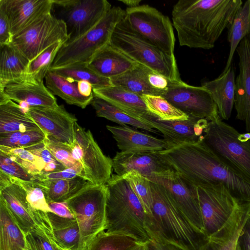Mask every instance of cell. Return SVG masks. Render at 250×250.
<instances>
[{
    "label": "cell",
    "mask_w": 250,
    "mask_h": 250,
    "mask_svg": "<svg viewBox=\"0 0 250 250\" xmlns=\"http://www.w3.org/2000/svg\"><path fill=\"white\" fill-rule=\"evenodd\" d=\"M228 41L229 52L226 65L222 73H225L231 65L235 52L242 40L250 35V0L242 4L228 28Z\"/></svg>",
    "instance_id": "34"
},
{
    "label": "cell",
    "mask_w": 250,
    "mask_h": 250,
    "mask_svg": "<svg viewBox=\"0 0 250 250\" xmlns=\"http://www.w3.org/2000/svg\"><path fill=\"white\" fill-rule=\"evenodd\" d=\"M140 120L160 131L172 147L201 141L208 122L191 117L183 121H163L152 114L143 115Z\"/></svg>",
    "instance_id": "18"
},
{
    "label": "cell",
    "mask_w": 250,
    "mask_h": 250,
    "mask_svg": "<svg viewBox=\"0 0 250 250\" xmlns=\"http://www.w3.org/2000/svg\"><path fill=\"white\" fill-rule=\"evenodd\" d=\"M0 199L25 234L37 228L24 189L16 178L0 170Z\"/></svg>",
    "instance_id": "19"
},
{
    "label": "cell",
    "mask_w": 250,
    "mask_h": 250,
    "mask_svg": "<svg viewBox=\"0 0 250 250\" xmlns=\"http://www.w3.org/2000/svg\"><path fill=\"white\" fill-rule=\"evenodd\" d=\"M121 152L161 151L172 147L164 139L139 131L127 125H106Z\"/></svg>",
    "instance_id": "23"
},
{
    "label": "cell",
    "mask_w": 250,
    "mask_h": 250,
    "mask_svg": "<svg viewBox=\"0 0 250 250\" xmlns=\"http://www.w3.org/2000/svg\"><path fill=\"white\" fill-rule=\"evenodd\" d=\"M53 0H0L13 36L43 14L52 11Z\"/></svg>",
    "instance_id": "22"
},
{
    "label": "cell",
    "mask_w": 250,
    "mask_h": 250,
    "mask_svg": "<svg viewBox=\"0 0 250 250\" xmlns=\"http://www.w3.org/2000/svg\"><path fill=\"white\" fill-rule=\"evenodd\" d=\"M125 16V10L120 7H112L93 28L62 44L50 69L78 63L88 64L98 52L109 44L115 28Z\"/></svg>",
    "instance_id": "7"
},
{
    "label": "cell",
    "mask_w": 250,
    "mask_h": 250,
    "mask_svg": "<svg viewBox=\"0 0 250 250\" xmlns=\"http://www.w3.org/2000/svg\"><path fill=\"white\" fill-rule=\"evenodd\" d=\"M63 43H55L30 61L27 74L38 80H43Z\"/></svg>",
    "instance_id": "40"
},
{
    "label": "cell",
    "mask_w": 250,
    "mask_h": 250,
    "mask_svg": "<svg viewBox=\"0 0 250 250\" xmlns=\"http://www.w3.org/2000/svg\"><path fill=\"white\" fill-rule=\"evenodd\" d=\"M201 86L210 92L221 118L229 120L234 105L235 78L233 66L231 65L218 78L202 82Z\"/></svg>",
    "instance_id": "24"
},
{
    "label": "cell",
    "mask_w": 250,
    "mask_h": 250,
    "mask_svg": "<svg viewBox=\"0 0 250 250\" xmlns=\"http://www.w3.org/2000/svg\"><path fill=\"white\" fill-rule=\"evenodd\" d=\"M106 185L107 192L104 231L127 235L145 244L152 240L146 227L145 209L128 182L122 176L112 174Z\"/></svg>",
    "instance_id": "4"
},
{
    "label": "cell",
    "mask_w": 250,
    "mask_h": 250,
    "mask_svg": "<svg viewBox=\"0 0 250 250\" xmlns=\"http://www.w3.org/2000/svg\"><path fill=\"white\" fill-rule=\"evenodd\" d=\"M28 250L26 249V250Z\"/></svg>",
    "instance_id": "60"
},
{
    "label": "cell",
    "mask_w": 250,
    "mask_h": 250,
    "mask_svg": "<svg viewBox=\"0 0 250 250\" xmlns=\"http://www.w3.org/2000/svg\"><path fill=\"white\" fill-rule=\"evenodd\" d=\"M129 183L130 187L140 201L146 217L152 216V195L150 181L139 172L132 170L122 176Z\"/></svg>",
    "instance_id": "39"
},
{
    "label": "cell",
    "mask_w": 250,
    "mask_h": 250,
    "mask_svg": "<svg viewBox=\"0 0 250 250\" xmlns=\"http://www.w3.org/2000/svg\"><path fill=\"white\" fill-rule=\"evenodd\" d=\"M111 7L106 0H53L51 12L65 23L71 41L96 26Z\"/></svg>",
    "instance_id": "11"
},
{
    "label": "cell",
    "mask_w": 250,
    "mask_h": 250,
    "mask_svg": "<svg viewBox=\"0 0 250 250\" xmlns=\"http://www.w3.org/2000/svg\"><path fill=\"white\" fill-rule=\"evenodd\" d=\"M0 48V84L26 75L30 60L12 44Z\"/></svg>",
    "instance_id": "29"
},
{
    "label": "cell",
    "mask_w": 250,
    "mask_h": 250,
    "mask_svg": "<svg viewBox=\"0 0 250 250\" xmlns=\"http://www.w3.org/2000/svg\"><path fill=\"white\" fill-rule=\"evenodd\" d=\"M250 216V202L229 235L218 241H209L205 250H236L239 237Z\"/></svg>",
    "instance_id": "42"
},
{
    "label": "cell",
    "mask_w": 250,
    "mask_h": 250,
    "mask_svg": "<svg viewBox=\"0 0 250 250\" xmlns=\"http://www.w3.org/2000/svg\"><path fill=\"white\" fill-rule=\"evenodd\" d=\"M107 192L106 184H90L65 202L79 226L80 250L105 229Z\"/></svg>",
    "instance_id": "9"
},
{
    "label": "cell",
    "mask_w": 250,
    "mask_h": 250,
    "mask_svg": "<svg viewBox=\"0 0 250 250\" xmlns=\"http://www.w3.org/2000/svg\"><path fill=\"white\" fill-rule=\"evenodd\" d=\"M112 159L113 169L119 176L132 170L146 178L167 175L175 171L158 151L117 152Z\"/></svg>",
    "instance_id": "17"
},
{
    "label": "cell",
    "mask_w": 250,
    "mask_h": 250,
    "mask_svg": "<svg viewBox=\"0 0 250 250\" xmlns=\"http://www.w3.org/2000/svg\"><path fill=\"white\" fill-rule=\"evenodd\" d=\"M0 150L7 154L12 160L20 164L34 176L41 173L43 170L45 165L43 161L26 148L0 146Z\"/></svg>",
    "instance_id": "41"
},
{
    "label": "cell",
    "mask_w": 250,
    "mask_h": 250,
    "mask_svg": "<svg viewBox=\"0 0 250 250\" xmlns=\"http://www.w3.org/2000/svg\"><path fill=\"white\" fill-rule=\"evenodd\" d=\"M90 104L95 109L98 117L105 118L119 124L120 125H129L135 128L157 133L151 125L132 117L100 98L94 96Z\"/></svg>",
    "instance_id": "35"
},
{
    "label": "cell",
    "mask_w": 250,
    "mask_h": 250,
    "mask_svg": "<svg viewBox=\"0 0 250 250\" xmlns=\"http://www.w3.org/2000/svg\"><path fill=\"white\" fill-rule=\"evenodd\" d=\"M236 51L239 73L235 79L234 107L236 119L243 121L250 132V35L240 42Z\"/></svg>",
    "instance_id": "21"
},
{
    "label": "cell",
    "mask_w": 250,
    "mask_h": 250,
    "mask_svg": "<svg viewBox=\"0 0 250 250\" xmlns=\"http://www.w3.org/2000/svg\"><path fill=\"white\" fill-rule=\"evenodd\" d=\"M150 182L152 216L146 217V227L151 239L184 250H205L208 238L189 222L163 186Z\"/></svg>",
    "instance_id": "3"
},
{
    "label": "cell",
    "mask_w": 250,
    "mask_h": 250,
    "mask_svg": "<svg viewBox=\"0 0 250 250\" xmlns=\"http://www.w3.org/2000/svg\"><path fill=\"white\" fill-rule=\"evenodd\" d=\"M78 87L82 95L88 97L93 95L92 85L89 82L85 81L78 82Z\"/></svg>",
    "instance_id": "56"
},
{
    "label": "cell",
    "mask_w": 250,
    "mask_h": 250,
    "mask_svg": "<svg viewBox=\"0 0 250 250\" xmlns=\"http://www.w3.org/2000/svg\"><path fill=\"white\" fill-rule=\"evenodd\" d=\"M238 244L241 250H250V216L242 229Z\"/></svg>",
    "instance_id": "54"
},
{
    "label": "cell",
    "mask_w": 250,
    "mask_h": 250,
    "mask_svg": "<svg viewBox=\"0 0 250 250\" xmlns=\"http://www.w3.org/2000/svg\"><path fill=\"white\" fill-rule=\"evenodd\" d=\"M72 155L82 166L83 178L92 184H106L111 178L112 159L104 154L91 132L77 123Z\"/></svg>",
    "instance_id": "13"
},
{
    "label": "cell",
    "mask_w": 250,
    "mask_h": 250,
    "mask_svg": "<svg viewBox=\"0 0 250 250\" xmlns=\"http://www.w3.org/2000/svg\"><path fill=\"white\" fill-rule=\"evenodd\" d=\"M147 178L151 182L163 186L174 203L189 222L204 233L196 186L176 171L167 175Z\"/></svg>",
    "instance_id": "15"
},
{
    "label": "cell",
    "mask_w": 250,
    "mask_h": 250,
    "mask_svg": "<svg viewBox=\"0 0 250 250\" xmlns=\"http://www.w3.org/2000/svg\"><path fill=\"white\" fill-rule=\"evenodd\" d=\"M120 1L128 6V7H134L140 5L141 0H120Z\"/></svg>",
    "instance_id": "57"
},
{
    "label": "cell",
    "mask_w": 250,
    "mask_h": 250,
    "mask_svg": "<svg viewBox=\"0 0 250 250\" xmlns=\"http://www.w3.org/2000/svg\"><path fill=\"white\" fill-rule=\"evenodd\" d=\"M161 96L188 117L209 121L219 115L210 92L202 86L171 81Z\"/></svg>",
    "instance_id": "14"
},
{
    "label": "cell",
    "mask_w": 250,
    "mask_h": 250,
    "mask_svg": "<svg viewBox=\"0 0 250 250\" xmlns=\"http://www.w3.org/2000/svg\"><path fill=\"white\" fill-rule=\"evenodd\" d=\"M44 143L55 158L66 168L82 167L73 156L71 146L58 141L49 136H46Z\"/></svg>",
    "instance_id": "43"
},
{
    "label": "cell",
    "mask_w": 250,
    "mask_h": 250,
    "mask_svg": "<svg viewBox=\"0 0 250 250\" xmlns=\"http://www.w3.org/2000/svg\"><path fill=\"white\" fill-rule=\"evenodd\" d=\"M109 44L136 62L171 81H180L175 57L168 55L135 32L125 18L115 28Z\"/></svg>",
    "instance_id": "6"
},
{
    "label": "cell",
    "mask_w": 250,
    "mask_h": 250,
    "mask_svg": "<svg viewBox=\"0 0 250 250\" xmlns=\"http://www.w3.org/2000/svg\"><path fill=\"white\" fill-rule=\"evenodd\" d=\"M138 64L108 44L95 54L87 65L99 75L110 79L121 75Z\"/></svg>",
    "instance_id": "25"
},
{
    "label": "cell",
    "mask_w": 250,
    "mask_h": 250,
    "mask_svg": "<svg viewBox=\"0 0 250 250\" xmlns=\"http://www.w3.org/2000/svg\"><path fill=\"white\" fill-rule=\"evenodd\" d=\"M46 136L47 135L42 129L24 132L16 147H27L43 141Z\"/></svg>",
    "instance_id": "49"
},
{
    "label": "cell",
    "mask_w": 250,
    "mask_h": 250,
    "mask_svg": "<svg viewBox=\"0 0 250 250\" xmlns=\"http://www.w3.org/2000/svg\"><path fill=\"white\" fill-rule=\"evenodd\" d=\"M94 96L120 109L133 118L140 120L141 116L151 114L148 110L142 96L122 87L112 85L93 88Z\"/></svg>",
    "instance_id": "26"
},
{
    "label": "cell",
    "mask_w": 250,
    "mask_h": 250,
    "mask_svg": "<svg viewBox=\"0 0 250 250\" xmlns=\"http://www.w3.org/2000/svg\"><path fill=\"white\" fill-rule=\"evenodd\" d=\"M44 141L26 147L32 153L40 158L43 161L45 167L42 172H50L66 168L55 158L50 151L46 148Z\"/></svg>",
    "instance_id": "47"
},
{
    "label": "cell",
    "mask_w": 250,
    "mask_h": 250,
    "mask_svg": "<svg viewBox=\"0 0 250 250\" xmlns=\"http://www.w3.org/2000/svg\"><path fill=\"white\" fill-rule=\"evenodd\" d=\"M236 250H241L240 248V247H239V246L238 245V244L237 245V248H236Z\"/></svg>",
    "instance_id": "59"
},
{
    "label": "cell",
    "mask_w": 250,
    "mask_h": 250,
    "mask_svg": "<svg viewBox=\"0 0 250 250\" xmlns=\"http://www.w3.org/2000/svg\"><path fill=\"white\" fill-rule=\"evenodd\" d=\"M41 128L17 103L7 99L0 102V134Z\"/></svg>",
    "instance_id": "27"
},
{
    "label": "cell",
    "mask_w": 250,
    "mask_h": 250,
    "mask_svg": "<svg viewBox=\"0 0 250 250\" xmlns=\"http://www.w3.org/2000/svg\"><path fill=\"white\" fill-rule=\"evenodd\" d=\"M142 98L150 113L163 121H183L189 117L161 96L143 95Z\"/></svg>",
    "instance_id": "37"
},
{
    "label": "cell",
    "mask_w": 250,
    "mask_h": 250,
    "mask_svg": "<svg viewBox=\"0 0 250 250\" xmlns=\"http://www.w3.org/2000/svg\"><path fill=\"white\" fill-rule=\"evenodd\" d=\"M26 113L47 136L73 146L77 119L63 105L30 106Z\"/></svg>",
    "instance_id": "16"
},
{
    "label": "cell",
    "mask_w": 250,
    "mask_h": 250,
    "mask_svg": "<svg viewBox=\"0 0 250 250\" xmlns=\"http://www.w3.org/2000/svg\"><path fill=\"white\" fill-rule=\"evenodd\" d=\"M57 74L77 82L85 81L93 88H102L112 86L110 79L102 77L89 68L86 63H78L62 67L49 69Z\"/></svg>",
    "instance_id": "36"
},
{
    "label": "cell",
    "mask_w": 250,
    "mask_h": 250,
    "mask_svg": "<svg viewBox=\"0 0 250 250\" xmlns=\"http://www.w3.org/2000/svg\"><path fill=\"white\" fill-rule=\"evenodd\" d=\"M23 132L16 131L0 134V146L16 147Z\"/></svg>",
    "instance_id": "52"
},
{
    "label": "cell",
    "mask_w": 250,
    "mask_h": 250,
    "mask_svg": "<svg viewBox=\"0 0 250 250\" xmlns=\"http://www.w3.org/2000/svg\"><path fill=\"white\" fill-rule=\"evenodd\" d=\"M28 250H62L46 233L35 228L25 234Z\"/></svg>",
    "instance_id": "45"
},
{
    "label": "cell",
    "mask_w": 250,
    "mask_h": 250,
    "mask_svg": "<svg viewBox=\"0 0 250 250\" xmlns=\"http://www.w3.org/2000/svg\"><path fill=\"white\" fill-rule=\"evenodd\" d=\"M241 0H180L172 11L180 46L210 49L231 23Z\"/></svg>",
    "instance_id": "1"
},
{
    "label": "cell",
    "mask_w": 250,
    "mask_h": 250,
    "mask_svg": "<svg viewBox=\"0 0 250 250\" xmlns=\"http://www.w3.org/2000/svg\"><path fill=\"white\" fill-rule=\"evenodd\" d=\"M204 226L209 241H218L228 236L244 207V201L234 197L221 184L197 187Z\"/></svg>",
    "instance_id": "5"
},
{
    "label": "cell",
    "mask_w": 250,
    "mask_h": 250,
    "mask_svg": "<svg viewBox=\"0 0 250 250\" xmlns=\"http://www.w3.org/2000/svg\"><path fill=\"white\" fill-rule=\"evenodd\" d=\"M138 243L130 236L104 230L88 243L84 250H126Z\"/></svg>",
    "instance_id": "38"
},
{
    "label": "cell",
    "mask_w": 250,
    "mask_h": 250,
    "mask_svg": "<svg viewBox=\"0 0 250 250\" xmlns=\"http://www.w3.org/2000/svg\"><path fill=\"white\" fill-rule=\"evenodd\" d=\"M7 98L19 104L29 106H53L58 105L55 95L48 89L43 80L29 75L0 84Z\"/></svg>",
    "instance_id": "20"
},
{
    "label": "cell",
    "mask_w": 250,
    "mask_h": 250,
    "mask_svg": "<svg viewBox=\"0 0 250 250\" xmlns=\"http://www.w3.org/2000/svg\"><path fill=\"white\" fill-rule=\"evenodd\" d=\"M69 39L65 23L52 12L46 13L13 37L12 44L30 61L44 50Z\"/></svg>",
    "instance_id": "12"
},
{
    "label": "cell",
    "mask_w": 250,
    "mask_h": 250,
    "mask_svg": "<svg viewBox=\"0 0 250 250\" xmlns=\"http://www.w3.org/2000/svg\"><path fill=\"white\" fill-rule=\"evenodd\" d=\"M125 20L137 34L169 56L174 54L175 39L169 18L147 4L125 10Z\"/></svg>",
    "instance_id": "10"
},
{
    "label": "cell",
    "mask_w": 250,
    "mask_h": 250,
    "mask_svg": "<svg viewBox=\"0 0 250 250\" xmlns=\"http://www.w3.org/2000/svg\"><path fill=\"white\" fill-rule=\"evenodd\" d=\"M148 81L153 88L162 92L163 94L167 89L171 81L164 75L154 71H151L149 74Z\"/></svg>",
    "instance_id": "51"
},
{
    "label": "cell",
    "mask_w": 250,
    "mask_h": 250,
    "mask_svg": "<svg viewBox=\"0 0 250 250\" xmlns=\"http://www.w3.org/2000/svg\"><path fill=\"white\" fill-rule=\"evenodd\" d=\"M62 250H63V249H62Z\"/></svg>",
    "instance_id": "61"
},
{
    "label": "cell",
    "mask_w": 250,
    "mask_h": 250,
    "mask_svg": "<svg viewBox=\"0 0 250 250\" xmlns=\"http://www.w3.org/2000/svg\"><path fill=\"white\" fill-rule=\"evenodd\" d=\"M147 250H184L179 247L167 243L151 240L146 244Z\"/></svg>",
    "instance_id": "55"
},
{
    "label": "cell",
    "mask_w": 250,
    "mask_h": 250,
    "mask_svg": "<svg viewBox=\"0 0 250 250\" xmlns=\"http://www.w3.org/2000/svg\"><path fill=\"white\" fill-rule=\"evenodd\" d=\"M34 182L43 189L48 203L65 202L91 184L80 176L67 179Z\"/></svg>",
    "instance_id": "33"
},
{
    "label": "cell",
    "mask_w": 250,
    "mask_h": 250,
    "mask_svg": "<svg viewBox=\"0 0 250 250\" xmlns=\"http://www.w3.org/2000/svg\"><path fill=\"white\" fill-rule=\"evenodd\" d=\"M126 250H147V249L146 244L138 243L135 245L129 248Z\"/></svg>",
    "instance_id": "58"
},
{
    "label": "cell",
    "mask_w": 250,
    "mask_h": 250,
    "mask_svg": "<svg viewBox=\"0 0 250 250\" xmlns=\"http://www.w3.org/2000/svg\"><path fill=\"white\" fill-rule=\"evenodd\" d=\"M13 37L8 20L0 10V47L12 44Z\"/></svg>",
    "instance_id": "50"
},
{
    "label": "cell",
    "mask_w": 250,
    "mask_h": 250,
    "mask_svg": "<svg viewBox=\"0 0 250 250\" xmlns=\"http://www.w3.org/2000/svg\"><path fill=\"white\" fill-rule=\"evenodd\" d=\"M17 179L24 189L27 201L33 211L53 212L49 207L44 192L41 186L34 181H24Z\"/></svg>",
    "instance_id": "44"
},
{
    "label": "cell",
    "mask_w": 250,
    "mask_h": 250,
    "mask_svg": "<svg viewBox=\"0 0 250 250\" xmlns=\"http://www.w3.org/2000/svg\"><path fill=\"white\" fill-rule=\"evenodd\" d=\"M47 213L57 245L63 250H80V231L76 219L62 217L53 212Z\"/></svg>",
    "instance_id": "30"
},
{
    "label": "cell",
    "mask_w": 250,
    "mask_h": 250,
    "mask_svg": "<svg viewBox=\"0 0 250 250\" xmlns=\"http://www.w3.org/2000/svg\"><path fill=\"white\" fill-rule=\"evenodd\" d=\"M78 176L83 178L82 167L65 168L63 170L50 172H42L41 173L34 176L35 178L33 181L67 179Z\"/></svg>",
    "instance_id": "48"
},
{
    "label": "cell",
    "mask_w": 250,
    "mask_h": 250,
    "mask_svg": "<svg viewBox=\"0 0 250 250\" xmlns=\"http://www.w3.org/2000/svg\"><path fill=\"white\" fill-rule=\"evenodd\" d=\"M239 134L218 115L208 121L201 142L220 161L250 181V140L243 141Z\"/></svg>",
    "instance_id": "8"
},
{
    "label": "cell",
    "mask_w": 250,
    "mask_h": 250,
    "mask_svg": "<svg viewBox=\"0 0 250 250\" xmlns=\"http://www.w3.org/2000/svg\"><path fill=\"white\" fill-rule=\"evenodd\" d=\"M52 211L57 215L64 218H74L73 213L66 202H51L48 203Z\"/></svg>",
    "instance_id": "53"
},
{
    "label": "cell",
    "mask_w": 250,
    "mask_h": 250,
    "mask_svg": "<svg viewBox=\"0 0 250 250\" xmlns=\"http://www.w3.org/2000/svg\"><path fill=\"white\" fill-rule=\"evenodd\" d=\"M0 170L24 181H33L35 177L20 164L12 160L6 153L0 150Z\"/></svg>",
    "instance_id": "46"
},
{
    "label": "cell",
    "mask_w": 250,
    "mask_h": 250,
    "mask_svg": "<svg viewBox=\"0 0 250 250\" xmlns=\"http://www.w3.org/2000/svg\"><path fill=\"white\" fill-rule=\"evenodd\" d=\"M25 234L0 199V250H25Z\"/></svg>",
    "instance_id": "32"
},
{
    "label": "cell",
    "mask_w": 250,
    "mask_h": 250,
    "mask_svg": "<svg viewBox=\"0 0 250 250\" xmlns=\"http://www.w3.org/2000/svg\"><path fill=\"white\" fill-rule=\"evenodd\" d=\"M153 71L147 67L138 64L121 75L110 79L113 85L122 87L142 96H162L163 93L153 88L149 84L148 75Z\"/></svg>",
    "instance_id": "31"
},
{
    "label": "cell",
    "mask_w": 250,
    "mask_h": 250,
    "mask_svg": "<svg viewBox=\"0 0 250 250\" xmlns=\"http://www.w3.org/2000/svg\"><path fill=\"white\" fill-rule=\"evenodd\" d=\"M159 152L176 172L195 186L221 184L237 199L250 202V181L220 161L201 141Z\"/></svg>",
    "instance_id": "2"
},
{
    "label": "cell",
    "mask_w": 250,
    "mask_h": 250,
    "mask_svg": "<svg viewBox=\"0 0 250 250\" xmlns=\"http://www.w3.org/2000/svg\"><path fill=\"white\" fill-rule=\"evenodd\" d=\"M44 79L48 89L69 104L84 108L94 98V94L88 97L82 95L79 91L78 82L59 75L52 70L48 71Z\"/></svg>",
    "instance_id": "28"
}]
</instances>
